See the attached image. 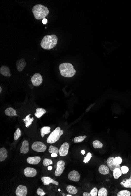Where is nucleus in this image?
Instances as JSON below:
<instances>
[{"label": "nucleus", "mask_w": 131, "mask_h": 196, "mask_svg": "<svg viewBox=\"0 0 131 196\" xmlns=\"http://www.w3.org/2000/svg\"><path fill=\"white\" fill-rule=\"evenodd\" d=\"M58 38L56 35H47L43 38L40 44L43 49L50 50L56 46Z\"/></svg>", "instance_id": "f257e3e1"}, {"label": "nucleus", "mask_w": 131, "mask_h": 196, "mask_svg": "<svg viewBox=\"0 0 131 196\" xmlns=\"http://www.w3.org/2000/svg\"><path fill=\"white\" fill-rule=\"evenodd\" d=\"M32 12L35 19H43L49 14V10L48 7L41 4H36L32 8Z\"/></svg>", "instance_id": "f03ea898"}, {"label": "nucleus", "mask_w": 131, "mask_h": 196, "mask_svg": "<svg viewBox=\"0 0 131 196\" xmlns=\"http://www.w3.org/2000/svg\"><path fill=\"white\" fill-rule=\"evenodd\" d=\"M59 69L61 75L66 78H71L76 73V71L73 66L68 63H64L60 64Z\"/></svg>", "instance_id": "7ed1b4c3"}, {"label": "nucleus", "mask_w": 131, "mask_h": 196, "mask_svg": "<svg viewBox=\"0 0 131 196\" xmlns=\"http://www.w3.org/2000/svg\"><path fill=\"white\" fill-rule=\"evenodd\" d=\"M63 130H61L60 127H57L48 136L47 139V143L49 144H53L56 143L59 140L60 137L63 134Z\"/></svg>", "instance_id": "20e7f679"}, {"label": "nucleus", "mask_w": 131, "mask_h": 196, "mask_svg": "<svg viewBox=\"0 0 131 196\" xmlns=\"http://www.w3.org/2000/svg\"><path fill=\"white\" fill-rule=\"evenodd\" d=\"M32 149L37 152H45L47 150V146L42 142L35 141L32 145Z\"/></svg>", "instance_id": "39448f33"}, {"label": "nucleus", "mask_w": 131, "mask_h": 196, "mask_svg": "<svg viewBox=\"0 0 131 196\" xmlns=\"http://www.w3.org/2000/svg\"><path fill=\"white\" fill-rule=\"evenodd\" d=\"M65 163L64 161L60 160L57 163L56 169L55 172V175L56 177H59L63 174L65 169Z\"/></svg>", "instance_id": "423d86ee"}, {"label": "nucleus", "mask_w": 131, "mask_h": 196, "mask_svg": "<svg viewBox=\"0 0 131 196\" xmlns=\"http://www.w3.org/2000/svg\"><path fill=\"white\" fill-rule=\"evenodd\" d=\"M42 80V76L39 73H35L31 78L32 84L35 87H38L41 84Z\"/></svg>", "instance_id": "0eeeda50"}, {"label": "nucleus", "mask_w": 131, "mask_h": 196, "mask_svg": "<svg viewBox=\"0 0 131 196\" xmlns=\"http://www.w3.org/2000/svg\"><path fill=\"white\" fill-rule=\"evenodd\" d=\"M69 149V144L67 142L64 143L59 150V154L61 157L65 156H67L68 153Z\"/></svg>", "instance_id": "6e6552de"}, {"label": "nucleus", "mask_w": 131, "mask_h": 196, "mask_svg": "<svg viewBox=\"0 0 131 196\" xmlns=\"http://www.w3.org/2000/svg\"><path fill=\"white\" fill-rule=\"evenodd\" d=\"M28 193V189L25 186L19 185L16 189V194L17 196H26Z\"/></svg>", "instance_id": "1a4fd4ad"}, {"label": "nucleus", "mask_w": 131, "mask_h": 196, "mask_svg": "<svg viewBox=\"0 0 131 196\" xmlns=\"http://www.w3.org/2000/svg\"><path fill=\"white\" fill-rule=\"evenodd\" d=\"M24 174L27 177H34L37 174V171L34 168L27 167L24 170Z\"/></svg>", "instance_id": "9d476101"}, {"label": "nucleus", "mask_w": 131, "mask_h": 196, "mask_svg": "<svg viewBox=\"0 0 131 196\" xmlns=\"http://www.w3.org/2000/svg\"><path fill=\"white\" fill-rule=\"evenodd\" d=\"M114 158H115L114 157H109L107 160V166L109 168V169H110L111 171H113V170L116 168H119L121 169V168L120 165H116L114 163Z\"/></svg>", "instance_id": "9b49d317"}, {"label": "nucleus", "mask_w": 131, "mask_h": 196, "mask_svg": "<svg viewBox=\"0 0 131 196\" xmlns=\"http://www.w3.org/2000/svg\"><path fill=\"white\" fill-rule=\"evenodd\" d=\"M68 178L70 181L78 182L80 180V175L78 172L75 170H73L69 173Z\"/></svg>", "instance_id": "f8f14e48"}, {"label": "nucleus", "mask_w": 131, "mask_h": 196, "mask_svg": "<svg viewBox=\"0 0 131 196\" xmlns=\"http://www.w3.org/2000/svg\"><path fill=\"white\" fill-rule=\"evenodd\" d=\"M41 180L44 185H48L50 183L54 184L56 186L59 185V183L57 181L53 180L49 177H43L41 178Z\"/></svg>", "instance_id": "ddd939ff"}, {"label": "nucleus", "mask_w": 131, "mask_h": 196, "mask_svg": "<svg viewBox=\"0 0 131 196\" xmlns=\"http://www.w3.org/2000/svg\"><path fill=\"white\" fill-rule=\"evenodd\" d=\"M17 69L19 71H22L26 66L25 60L24 59H22L17 60L16 63Z\"/></svg>", "instance_id": "4468645a"}, {"label": "nucleus", "mask_w": 131, "mask_h": 196, "mask_svg": "<svg viewBox=\"0 0 131 196\" xmlns=\"http://www.w3.org/2000/svg\"><path fill=\"white\" fill-rule=\"evenodd\" d=\"M41 160V158L39 156L30 157L27 159V162L31 165H37Z\"/></svg>", "instance_id": "2eb2a0df"}, {"label": "nucleus", "mask_w": 131, "mask_h": 196, "mask_svg": "<svg viewBox=\"0 0 131 196\" xmlns=\"http://www.w3.org/2000/svg\"><path fill=\"white\" fill-rule=\"evenodd\" d=\"M20 153L23 154H27L29 150V142L25 140L23 141L22 146L20 148Z\"/></svg>", "instance_id": "dca6fc26"}, {"label": "nucleus", "mask_w": 131, "mask_h": 196, "mask_svg": "<svg viewBox=\"0 0 131 196\" xmlns=\"http://www.w3.org/2000/svg\"><path fill=\"white\" fill-rule=\"evenodd\" d=\"M10 72V69L6 66H2L0 68V73L4 76L10 77L11 75Z\"/></svg>", "instance_id": "f3484780"}, {"label": "nucleus", "mask_w": 131, "mask_h": 196, "mask_svg": "<svg viewBox=\"0 0 131 196\" xmlns=\"http://www.w3.org/2000/svg\"><path fill=\"white\" fill-rule=\"evenodd\" d=\"M99 172L101 174L106 175L109 174L110 172L109 168L106 165H101L99 167Z\"/></svg>", "instance_id": "a211bd4d"}, {"label": "nucleus", "mask_w": 131, "mask_h": 196, "mask_svg": "<svg viewBox=\"0 0 131 196\" xmlns=\"http://www.w3.org/2000/svg\"><path fill=\"white\" fill-rule=\"evenodd\" d=\"M8 152L5 148H2L0 149V162H2L6 160L7 157Z\"/></svg>", "instance_id": "6ab92c4d"}, {"label": "nucleus", "mask_w": 131, "mask_h": 196, "mask_svg": "<svg viewBox=\"0 0 131 196\" xmlns=\"http://www.w3.org/2000/svg\"><path fill=\"white\" fill-rule=\"evenodd\" d=\"M31 114H29L27 115V116L26 117L25 119H23V121L25 123V126L26 128H29V126L32 125L33 121L34 120V118H30V116Z\"/></svg>", "instance_id": "aec40b11"}, {"label": "nucleus", "mask_w": 131, "mask_h": 196, "mask_svg": "<svg viewBox=\"0 0 131 196\" xmlns=\"http://www.w3.org/2000/svg\"><path fill=\"white\" fill-rule=\"evenodd\" d=\"M5 113L6 115L10 117H13L17 116L16 111L13 108L9 107L6 109L5 110Z\"/></svg>", "instance_id": "412c9836"}, {"label": "nucleus", "mask_w": 131, "mask_h": 196, "mask_svg": "<svg viewBox=\"0 0 131 196\" xmlns=\"http://www.w3.org/2000/svg\"><path fill=\"white\" fill-rule=\"evenodd\" d=\"M121 185L126 188H131V174L129 179H125L120 183Z\"/></svg>", "instance_id": "4be33fe9"}, {"label": "nucleus", "mask_w": 131, "mask_h": 196, "mask_svg": "<svg viewBox=\"0 0 131 196\" xmlns=\"http://www.w3.org/2000/svg\"><path fill=\"white\" fill-rule=\"evenodd\" d=\"M47 111L45 109L43 108H38L36 110V113H35V116L38 118L41 117L44 114H45Z\"/></svg>", "instance_id": "5701e85b"}, {"label": "nucleus", "mask_w": 131, "mask_h": 196, "mask_svg": "<svg viewBox=\"0 0 131 196\" xmlns=\"http://www.w3.org/2000/svg\"><path fill=\"white\" fill-rule=\"evenodd\" d=\"M122 173L121 169L116 168L113 171V174L115 179H118L120 177L122 176Z\"/></svg>", "instance_id": "b1692460"}, {"label": "nucleus", "mask_w": 131, "mask_h": 196, "mask_svg": "<svg viewBox=\"0 0 131 196\" xmlns=\"http://www.w3.org/2000/svg\"><path fill=\"white\" fill-rule=\"evenodd\" d=\"M51 128L49 126H44L41 129V134L42 137L43 138L45 135L48 134L50 132Z\"/></svg>", "instance_id": "393cba45"}, {"label": "nucleus", "mask_w": 131, "mask_h": 196, "mask_svg": "<svg viewBox=\"0 0 131 196\" xmlns=\"http://www.w3.org/2000/svg\"><path fill=\"white\" fill-rule=\"evenodd\" d=\"M66 190L70 194H76L78 193V189L74 186L69 185L66 187Z\"/></svg>", "instance_id": "a878e982"}, {"label": "nucleus", "mask_w": 131, "mask_h": 196, "mask_svg": "<svg viewBox=\"0 0 131 196\" xmlns=\"http://www.w3.org/2000/svg\"><path fill=\"white\" fill-rule=\"evenodd\" d=\"M107 194H108V191L106 188L102 187L98 191L97 196H107Z\"/></svg>", "instance_id": "bb28decb"}, {"label": "nucleus", "mask_w": 131, "mask_h": 196, "mask_svg": "<svg viewBox=\"0 0 131 196\" xmlns=\"http://www.w3.org/2000/svg\"><path fill=\"white\" fill-rule=\"evenodd\" d=\"M131 193L130 191L127 190H123L120 191L117 194V196H130Z\"/></svg>", "instance_id": "cd10ccee"}, {"label": "nucleus", "mask_w": 131, "mask_h": 196, "mask_svg": "<svg viewBox=\"0 0 131 196\" xmlns=\"http://www.w3.org/2000/svg\"><path fill=\"white\" fill-rule=\"evenodd\" d=\"M92 144L95 148H101L103 147V144L99 141H94L92 143Z\"/></svg>", "instance_id": "c85d7f7f"}, {"label": "nucleus", "mask_w": 131, "mask_h": 196, "mask_svg": "<svg viewBox=\"0 0 131 196\" xmlns=\"http://www.w3.org/2000/svg\"><path fill=\"white\" fill-rule=\"evenodd\" d=\"M48 151H49V153H56L57 154L59 153V149L53 146L52 145H51L49 147Z\"/></svg>", "instance_id": "c756f323"}, {"label": "nucleus", "mask_w": 131, "mask_h": 196, "mask_svg": "<svg viewBox=\"0 0 131 196\" xmlns=\"http://www.w3.org/2000/svg\"><path fill=\"white\" fill-rule=\"evenodd\" d=\"M86 137L87 136H86V135L76 137L73 140V141L75 143H81V142H82L86 138Z\"/></svg>", "instance_id": "7c9ffc66"}, {"label": "nucleus", "mask_w": 131, "mask_h": 196, "mask_svg": "<svg viewBox=\"0 0 131 196\" xmlns=\"http://www.w3.org/2000/svg\"><path fill=\"white\" fill-rule=\"evenodd\" d=\"M53 162L52 160L50 159L45 158L43 161V164L45 166H47L53 164Z\"/></svg>", "instance_id": "2f4dec72"}, {"label": "nucleus", "mask_w": 131, "mask_h": 196, "mask_svg": "<svg viewBox=\"0 0 131 196\" xmlns=\"http://www.w3.org/2000/svg\"><path fill=\"white\" fill-rule=\"evenodd\" d=\"M21 130L19 128H17V130H16V132H15V133H14V140H17L21 136Z\"/></svg>", "instance_id": "473e14b6"}, {"label": "nucleus", "mask_w": 131, "mask_h": 196, "mask_svg": "<svg viewBox=\"0 0 131 196\" xmlns=\"http://www.w3.org/2000/svg\"><path fill=\"white\" fill-rule=\"evenodd\" d=\"M92 157V156L91 153L90 152L88 153L87 155H86V156L84 157V160H83V162L85 163H88L89 161H90V160Z\"/></svg>", "instance_id": "72a5a7b5"}, {"label": "nucleus", "mask_w": 131, "mask_h": 196, "mask_svg": "<svg viewBox=\"0 0 131 196\" xmlns=\"http://www.w3.org/2000/svg\"><path fill=\"white\" fill-rule=\"evenodd\" d=\"M122 159L120 157H115L114 159V162L117 165H120L122 162Z\"/></svg>", "instance_id": "f704fd0d"}, {"label": "nucleus", "mask_w": 131, "mask_h": 196, "mask_svg": "<svg viewBox=\"0 0 131 196\" xmlns=\"http://www.w3.org/2000/svg\"><path fill=\"white\" fill-rule=\"evenodd\" d=\"M98 190L96 187H94L91 190L90 192L91 196H97L98 195Z\"/></svg>", "instance_id": "c9c22d12"}, {"label": "nucleus", "mask_w": 131, "mask_h": 196, "mask_svg": "<svg viewBox=\"0 0 131 196\" xmlns=\"http://www.w3.org/2000/svg\"><path fill=\"white\" fill-rule=\"evenodd\" d=\"M121 169L122 174H127V173L129 172V170L128 167L125 166H123L121 167Z\"/></svg>", "instance_id": "e433bc0d"}, {"label": "nucleus", "mask_w": 131, "mask_h": 196, "mask_svg": "<svg viewBox=\"0 0 131 196\" xmlns=\"http://www.w3.org/2000/svg\"><path fill=\"white\" fill-rule=\"evenodd\" d=\"M37 193L38 195L40 196H44L46 194V193L44 192L43 190L40 188H38L37 189Z\"/></svg>", "instance_id": "4c0bfd02"}, {"label": "nucleus", "mask_w": 131, "mask_h": 196, "mask_svg": "<svg viewBox=\"0 0 131 196\" xmlns=\"http://www.w3.org/2000/svg\"><path fill=\"white\" fill-rule=\"evenodd\" d=\"M83 196H91L90 193H88V192H84L83 193Z\"/></svg>", "instance_id": "58836bf2"}, {"label": "nucleus", "mask_w": 131, "mask_h": 196, "mask_svg": "<svg viewBox=\"0 0 131 196\" xmlns=\"http://www.w3.org/2000/svg\"><path fill=\"white\" fill-rule=\"evenodd\" d=\"M47 19H46V18H45V19H42V23H43V25H45L47 24Z\"/></svg>", "instance_id": "ea45409f"}, {"label": "nucleus", "mask_w": 131, "mask_h": 196, "mask_svg": "<svg viewBox=\"0 0 131 196\" xmlns=\"http://www.w3.org/2000/svg\"><path fill=\"white\" fill-rule=\"evenodd\" d=\"M51 156L52 157H56L57 156V154L56 153H51Z\"/></svg>", "instance_id": "a19ab883"}, {"label": "nucleus", "mask_w": 131, "mask_h": 196, "mask_svg": "<svg viewBox=\"0 0 131 196\" xmlns=\"http://www.w3.org/2000/svg\"><path fill=\"white\" fill-rule=\"evenodd\" d=\"M52 168H53V167L51 166H49L48 167V170H49V171H51V170Z\"/></svg>", "instance_id": "79ce46f5"}, {"label": "nucleus", "mask_w": 131, "mask_h": 196, "mask_svg": "<svg viewBox=\"0 0 131 196\" xmlns=\"http://www.w3.org/2000/svg\"><path fill=\"white\" fill-rule=\"evenodd\" d=\"M81 153L83 155H84L85 154V151L84 150H81Z\"/></svg>", "instance_id": "37998d69"}, {"label": "nucleus", "mask_w": 131, "mask_h": 196, "mask_svg": "<svg viewBox=\"0 0 131 196\" xmlns=\"http://www.w3.org/2000/svg\"><path fill=\"white\" fill-rule=\"evenodd\" d=\"M2 88H1V87H0V93H1V92H2Z\"/></svg>", "instance_id": "c03bdc74"}, {"label": "nucleus", "mask_w": 131, "mask_h": 196, "mask_svg": "<svg viewBox=\"0 0 131 196\" xmlns=\"http://www.w3.org/2000/svg\"><path fill=\"white\" fill-rule=\"evenodd\" d=\"M67 196H72V195H71V194H67V195H66Z\"/></svg>", "instance_id": "a18cd8bd"}, {"label": "nucleus", "mask_w": 131, "mask_h": 196, "mask_svg": "<svg viewBox=\"0 0 131 196\" xmlns=\"http://www.w3.org/2000/svg\"><path fill=\"white\" fill-rule=\"evenodd\" d=\"M58 191H60V189H59V190H58Z\"/></svg>", "instance_id": "49530a36"}]
</instances>
